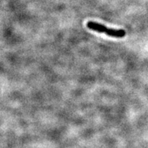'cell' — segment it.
Wrapping results in <instances>:
<instances>
[{
    "mask_svg": "<svg viewBox=\"0 0 148 148\" xmlns=\"http://www.w3.org/2000/svg\"><path fill=\"white\" fill-rule=\"evenodd\" d=\"M87 27L90 29L97 31L98 33H105L110 36L116 37V38H122L125 36V31L123 29H110L106 27L105 26L102 25L101 23H96V22L89 21L87 23Z\"/></svg>",
    "mask_w": 148,
    "mask_h": 148,
    "instance_id": "6da1fadb",
    "label": "cell"
}]
</instances>
